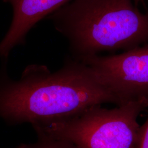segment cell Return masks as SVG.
I'll return each mask as SVG.
<instances>
[{"mask_svg":"<svg viewBox=\"0 0 148 148\" xmlns=\"http://www.w3.org/2000/svg\"><path fill=\"white\" fill-rule=\"evenodd\" d=\"M95 79L122 105L148 99V43L117 54L97 55L80 60Z\"/></svg>","mask_w":148,"mask_h":148,"instance_id":"4","label":"cell"},{"mask_svg":"<svg viewBox=\"0 0 148 148\" xmlns=\"http://www.w3.org/2000/svg\"><path fill=\"white\" fill-rule=\"evenodd\" d=\"M48 18L77 60L148 43V12L134 0H71Z\"/></svg>","mask_w":148,"mask_h":148,"instance_id":"2","label":"cell"},{"mask_svg":"<svg viewBox=\"0 0 148 148\" xmlns=\"http://www.w3.org/2000/svg\"><path fill=\"white\" fill-rule=\"evenodd\" d=\"M148 99L130 101L116 108L101 105L60 120L32 125L37 137L68 140L79 148H136L139 114Z\"/></svg>","mask_w":148,"mask_h":148,"instance_id":"3","label":"cell"},{"mask_svg":"<svg viewBox=\"0 0 148 148\" xmlns=\"http://www.w3.org/2000/svg\"><path fill=\"white\" fill-rule=\"evenodd\" d=\"M13 10L11 25L0 42V58L7 61L14 48L23 45L27 35L39 21L71 0H2Z\"/></svg>","mask_w":148,"mask_h":148,"instance_id":"5","label":"cell"},{"mask_svg":"<svg viewBox=\"0 0 148 148\" xmlns=\"http://www.w3.org/2000/svg\"><path fill=\"white\" fill-rule=\"evenodd\" d=\"M0 69V119L8 125H32L73 116L106 103L121 106L119 99L95 79L81 62L68 58L52 73L44 65L27 66L20 79H11L2 61Z\"/></svg>","mask_w":148,"mask_h":148,"instance_id":"1","label":"cell"},{"mask_svg":"<svg viewBox=\"0 0 148 148\" xmlns=\"http://www.w3.org/2000/svg\"><path fill=\"white\" fill-rule=\"evenodd\" d=\"M14 148H79L70 142L63 139L45 137H37L34 143H21Z\"/></svg>","mask_w":148,"mask_h":148,"instance_id":"6","label":"cell"},{"mask_svg":"<svg viewBox=\"0 0 148 148\" xmlns=\"http://www.w3.org/2000/svg\"><path fill=\"white\" fill-rule=\"evenodd\" d=\"M144 0H134V3L136 5H137L140 2H143Z\"/></svg>","mask_w":148,"mask_h":148,"instance_id":"8","label":"cell"},{"mask_svg":"<svg viewBox=\"0 0 148 148\" xmlns=\"http://www.w3.org/2000/svg\"><path fill=\"white\" fill-rule=\"evenodd\" d=\"M136 148H148V117L145 123L140 127Z\"/></svg>","mask_w":148,"mask_h":148,"instance_id":"7","label":"cell"}]
</instances>
